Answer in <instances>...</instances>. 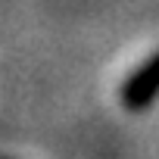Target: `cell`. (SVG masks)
<instances>
[{"mask_svg":"<svg viewBox=\"0 0 159 159\" xmlns=\"http://www.w3.org/2000/svg\"><path fill=\"white\" fill-rule=\"evenodd\" d=\"M159 97V53H153L128 81L122 84V103L128 109H147Z\"/></svg>","mask_w":159,"mask_h":159,"instance_id":"cell-1","label":"cell"}]
</instances>
